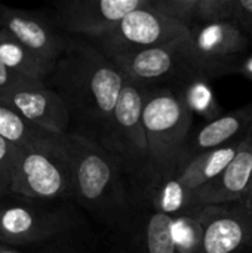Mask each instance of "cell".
I'll return each instance as SVG.
<instances>
[{
	"label": "cell",
	"mask_w": 252,
	"mask_h": 253,
	"mask_svg": "<svg viewBox=\"0 0 252 253\" xmlns=\"http://www.w3.org/2000/svg\"><path fill=\"white\" fill-rule=\"evenodd\" d=\"M174 236L178 253H201L203 231L195 209L175 216Z\"/></svg>",
	"instance_id": "23"
},
{
	"label": "cell",
	"mask_w": 252,
	"mask_h": 253,
	"mask_svg": "<svg viewBox=\"0 0 252 253\" xmlns=\"http://www.w3.org/2000/svg\"><path fill=\"white\" fill-rule=\"evenodd\" d=\"M203 231L201 253H252V200L195 209Z\"/></svg>",
	"instance_id": "11"
},
{
	"label": "cell",
	"mask_w": 252,
	"mask_h": 253,
	"mask_svg": "<svg viewBox=\"0 0 252 253\" xmlns=\"http://www.w3.org/2000/svg\"><path fill=\"white\" fill-rule=\"evenodd\" d=\"M147 4L149 0H70L53 4L49 15L65 34L94 40Z\"/></svg>",
	"instance_id": "10"
},
{
	"label": "cell",
	"mask_w": 252,
	"mask_h": 253,
	"mask_svg": "<svg viewBox=\"0 0 252 253\" xmlns=\"http://www.w3.org/2000/svg\"><path fill=\"white\" fill-rule=\"evenodd\" d=\"M18 145L6 141L0 136V182L9 191L10 178H12V166L16 156Z\"/></svg>",
	"instance_id": "24"
},
{
	"label": "cell",
	"mask_w": 252,
	"mask_h": 253,
	"mask_svg": "<svg viewBox=\"0 0 252 253\" xmlns=\"http://www.w3.org/2000/svg\"><path fill=\"white\" fill-rule=\"evenodd\" d=\"M149 7L189 28L235 16V0H150Z\"/></svg>",
	"instance_id": "16"
},
{
	"label": "cell",
	"mask_w": 252,
	"mask_h": 253,
	"mask_svg": "<svg viewBox=\"0 0 252 253\" xmlns=\"http://www.w3.org/2000/svg\"><path fill=\"white\" fill-rule=\"evenodd\" d=\"M252 127V102L235 111L206 122L196 132H192L186 148V166L198 156L221 147L242 142ZM184 166V168H186Z\"/></svg>",
	"instance_id": "15"
},
{
	"label": "cell",
	"mask_w": 252,
	"mask_h": 253,
	"mask_svg": "<svg viewBox=\"0 0 252 253\" xmlns=\"http://www.w3.org/2000/svg\"><path fill=\"white\" fill-rule=\"evenodd\" d=\"M233 22L252 39V0H235Z\"/></svg>",
	"instance_id": "25"
},
{
	"label": "cell",
	"mask_w": 252,
	"mask_h": 253,
	"mask_svg": "<svg viewBox=\"0 0 252 253\" xmlns=\"http://www.w3.org/2000/svg\"><path fill=\"white\" fill-rule=\"evenodd\" d=\"M143 95L150 185L166 176L180 175L184 169L186 148L193 132V114L172 89H146Z\"/></svg>",
	"instance_id": "3"
},
{
	"label": "cell",
	"mask_w": 252,
	"mask_h": 253,
	"mask_svg": "<svg viewBox=\"0 0 252 253\" xmlns=\"http://www.w3.org/2000/svg\"><path fill=\"white\" fill-rule=\"evenodd\" d=\"M190 196L192 193L183 185L178 175H174L150 184L144 191L143 203L175 218L190 209Z\"/></svg>",
	"instance_id": "20"
},
{
	"label": "cell",
	"mask_w": 252,
	"mask_h": 253,
	"mask_svg": "<svg viewBox=\"0 0 252 253\" xmlns=\"http://www.w3.org/2000/svg\"><path fill=\"white\" fill-rule=\"evenodd\" d=\"M209 80L198 79L190 83H187L181 90L177 93L181 96L190 113L195 116L203 117L206 122L218 119L221 114V108L215 99L214 90L208 83Z\"/></svg>",
	"instance_id": "22"
},
{
	"label": "cell",
	"mask_w": 252,
	"mask_h": 253,
	"mask_svg": "<svg viewBox=\"0 0 252 253\" xmlns=\"http://www.w3.org/2000/svg\"><path fill=\"white\" fill-rule=\"evenodd\" d=\"M7 193H9V191H7V190L1 185V182H0V200H1V197H3V196H6Z\"/></svg>",
	"instance_id": "30"
},
{
	"label": "cell",
	"mask_w": 252,
	"mask_h": 253,
	"mask_svg": "<svg viewBox=\"0 0 252 253\" xmlns=\"http://www.w3.org/2000/svg\"><path fill=\"white\" fill-rule=\"evenodd\" d=\"M0 253H24V252H22V251H19V248L7 246V245L0 243Z\"/></svg>",
	"instance_id": "29"
},
{
	"label": "cell",
	"mask_w": 252,
	"mask_h": 253,
	"mask_svg": "<svg viewBox=\"0 0 252 253\" xmlns=\"http://www.w3.org/2000/svg\"><path fill=\"white\" fill-rule=\"evenodd\" d=\"M28 77L21 76L18 73L10 71L1 61H0V98L4 96L7 92H10L15 86L27 80Z\"/></svg>",
	"instance_id": "27"
},
{
	"label": "cell",
	"mask_w": 252,
	"mask_h": 253,
	"mask_svg": "<svg viewBox=\"0 0 252 253\" xmlns=\"http://www.w3.org/2000/svg\"><path fill=\"white\" fill-rule=\"evenodd\" d=\"M241 74H245L247 77L252 79V55H248L247 59L244 61L242 67H241Z\"/></svg>",
	"instance_id": "28"
},
{
	"label": "cell",
	"mask_w": 252,
	"mask_h": 253,
	"mask_svg": "<svg viewBox=\"0 0 252 253\" xmlns=\"http://www.w3.org/2000/svg\"><path fill=\"white\" fill-rule=\"evenodd\" d=\"M248 200H252V184H251V191H250V196H248Z\"/></svg>",
	"instance_id": "31"
},
{
	"label": "cell",
	"mask_w": 252,
	"mask_h": 253,
	"mask_svg": "<svg viewBox=\"0 0 252 253\" xmlns=\"http://www.w3.org/2000/svg\"><path fill=\"white\" fill-rule=\"evenodd\" d=\"M0 28L22 43L50 71L71 37L55 25L49 12L10 7L3 3H0Z\"/></svg>",
	"instance_id": "12"
},
{
	"label": "cell",
	"mask_w": 252,
	"mask_h": 253,
	"mask_svg": "<svg viewBox=\"0 0 252 253\" xmlns=\"http://www.w3.org/2000/svg\"><path fill=\"white\" fill-rule=\"evenodd\" d=\"M3 104L31 125L55 133L70 132V116L61 96L46 80L27 79L0 98Z\"/></svg>",
	"instance_id": "13"
},
{
	"label": "cell",
	"mask_w": 252,
	"mask_h": 253,
	"mask_svg": "<svg viewBox=\"0 0 252 253\" xmlns=\"http://www.w3.org/2000/svg\"><path fill=\"white\" fill-rule=\"evenodd\" d=\"M251 37L233 21L202 24L190 28V47L206 79L239 73Z\"/></svg>",
	"instance_id": "9"
},
{
	"label": "cell",
	"mask_w": 252,
	"mask_h": 253,
	"mask_svg": "<svg viewBox=\"0 0 252 253\" xmlns=\"http://www.w3.org/2000/svg\"><path fill=\"white\" fill-rule=\"evenodd\" d=\"M248 138H251L252 139V127H251V130H250V133H248Z\"/></svg>",
	"instance_id": "32"
},
{
	"label": "cell",
	"mask_w": 252,
	"mask_h": 253,
	"mask_svg": "<svg viewBox=\"0 0 252 253\" xmlns=\"http://www.w3.org/2000/svg\"><path fill=\"white\" fill-rule=\"evenodd\" d=\"M73 237L74 236L46 243V248L39 253H85L83 246L79 242H74Z\"/></svg>",
	"instance_id": "26"
},
{
	"label": "cell",
	"mask_w": 252,
	"mask_h": 253,
	"mask_svg": "<svg viewBox=\"0 0 252 253\" xmlns=\"http://www.w3.org/2000/svg\"><path fill=\"white\" fill-rule=\"evenodd\" d=\"M9 193L40 202H73L71 168L62 138L55 147H18Z\"/></svg>",
	"instance_id": "6"
},
{
	"label": "cell",
	"mask_w": 252,
	"mask_h": 253,
	"mask_svg": "<svg viewBox=\"0 0 252 253\" xmlns=\"http://www.w3.org/2000/svg\"><path fill=\"white\" fill-rule=\"evenodd\" d=\"M244 144L245 139L242 142L221 147L212 151H206L195 157L178 175L180 181L190 193L209 184L232 163V160L242 150Z\"/></svg>",
	"instance_id": "18"
},
{
	"label": "cell",
	"mask_w": 252,
	"mask_h": 253,
	"mask_svg": "<svg viewBox=\"0 0 252 253\" xmlns=\"http://www.w3.org/2000/svg\"><path fill=\"white\" fill-rule=\"evenodd\" d=\"M73 178V202L105 227L131 234L141 208L119 160L102 145L74 133L62 136Z\"/></svg>",
	"instance_id": "2"
},
{
	"label": "cell",
	"mask_w": 252,
	"mask_h": 253,
	"mask_svg": "<svg viewBox=\"0 0 252 253\" xmlns=\"http://www.w3.org/2000/svg\"><path fill=\"white\" fill-rule=\"evenodd\" d=\"M143 89L126 80L101 144L119 160L141 203L149 185V144L143 122Z\"/></svg>",
	"instance_id": "5"
},
{
	"label": "cell",
	"mask_w": 252,
	"mask_h": 253,
	"mask_svg": "<svg viewBox=\"0 0 252 253\" xmlns=\"http://www.w3.org/2000/svg\"><path fill=\"white\" fill-rule=\"evenodd\" d=\"M0 61L13 73L34 80H48L50 70L22 43L0 28Z\"/></svg>",
	"instance_id": "21"
},
{
	"label": "cell",
	"mask_w": 252,
	"mask_h": 253,
	"mask_svg": "<svg viewBox=\"0 0 252 253\" xmlns=\"http://www.w3.org/2000/svg\"><path fill=\"white\" fill-rule=\"evenodd\" d=\"M174 224V216L160 213L151 208L144 209L141 205L131 231L137 248L135 253H178Z\"/></svg>",
	"instance_id": "17"
},
{
	"label": "cell",
	"mask_w": 252,
	"mask_h": 253,
	"mask_svg": "<svg viewBox=\"0 0 252 253\" xmlns=\"http://www.w3.org/2000/svg\"><path fill=\"white\" fill-rule=\"evenodd\" d=\"M150 3V0H149ZM190 28L147 6L128 13L113 30L89 40L107 58L159 47L172 42L189 39Z\"/></svg>",
	"instance_id": "8"
},
{
	"label": "cell",
	"mask_w": 252,
	"mask_h": 253,
	"mask_svg": "<svg viewBox=\"0 0 252 253\" xmlns=\"http://www.w3.org/2000/svg\"><path fill=\"white\" fill-rule=\"evenodd\" d=\"M74 205L40 202L7 193L0 200V243L22 248L74 236L82 227Z\"/></svg>",
	"instance_id": "4"
},
{
	"label": "cell",
	"mask_w": 252,
	"mask_h": 253,
	"mask_svg": "<svg viewBox=\"0 0 252 253\" xmlns=\"http://www.w3.org/2000/svg\"><path fill=\"white\" fill-rule=\"evenodd\" d=\"M252 184V139L247 136L242 150L232 163L209 184L193 191L190 209L224 205L248 199ZM189 209V211H190Z\"/></svg>",
	"instance_id": "14"
},
{
	"label": "cell",
	"mask_w": 252,
	"mask_h": 253,
	"mask_svg": "<svg viewBox=\"0 0 252 253\" xmlns=\"http://www.w3.org/2000/svg\"><path fill=\"white\" fill-rule=\"evenodd\" d=\"M0 136L18 147H55L62 135L46 132L0 101Z\"/></svg>",
	"instance_id": "19"
},
{
	"label": "cell",
	"mask_w": 252,
	"mask_h": 253,
	"mask_svg": "<svg viewBox=\"0 0 252 253\" xmlns=\"http://www.w3.org/2000/svg\"><path fill=\"white\" fill-rule=\"evenodd\" d=\"M116 253H135V252H116Z\"/></svg>",
	"instance_id": "33"
},
{
	"label": "cell",
	"mask_w": 252,
	"mask_h": 253,
	"mask_svg": "<svg viewBox=\"0 0 252 253\" xmlns=\"http://www.w3.org/2000/svg\"><path fill=\"white\" fill-rule=\"evenodd\" d=\"M113 61L123 77L143 90L168 87L178 92L193 80H208L192 52L189 39L117 56Z\"/></svg>",
	"instance_id": "7"
},
{
	"label": "cell",
	"mask_w": 252,
	"mask_h": 253,
	"mask_svg": "<svg viewBox=\"0 0 252 253\" xmlns=\"http://www.w3.org/2000/svg\"><path fill=\"white\" fill-rule=\"evenodd\" d=\"M46 82L67 107L68 133L101 145L126 82L114 61L89 40L71 36Z\"/></svg>",
	"instance_id": "1"
}]
</instances>
